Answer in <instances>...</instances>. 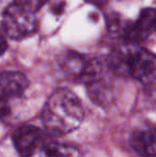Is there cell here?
<instances>
[{
  "instance_id": "6",
  "label": "cell",
  "mask_w": 156,
  "mask_h": 157,
  "mask_svg": "<svg viewBox=\"0 0 156 157\" xmlns=\"http://www.w3.org/2000/svg\"><path fill=\"white\" fill-rule=\"evenodd\" d=\"M154 29L156 30V10L152 8L143 9L137 21L129 24L124 39L128 43H139L146 40Z\"/></svg>"
},
{
  "instance_id": "9",
  "label": "cell",
  "mask_w": 156,
  "mask_h": 157,
  "mask_svg": "<svg viewBox=\"0 0 156 157\" xmlns=\"http://www.w3.org/2000/svg\"><path fill=\"white\" fill-rule=\"evenodd\" d=\"M86 86H87L88 95L94 104L101 107H106L112 103L115 97L113 87L110 81L105 78V76H102L101 78Z\"/></svg>"
},
{
  "instance_id": "14",
  "label": "cell",
  "mask_w": 156,
  "mask_h": 157,
  "mask_svg": "<svg viewBox=\"0 0 156 157\" xmlns=\"http://www.w3.org/2000/svg\"><path fill=\"white\" fill-rule=\"evenodd\" d=\"M6 49V40H4V37H2V40H1V55L4 54Z\"/></svg>"
},
{
  "instance_id": "12",
  "label": "cell",
  "mask_w": 156,
  "mask_h": 157,
  "mask_svg": "<svg viewBox=\"0 0 156 157\" xmlns=\"http://www.w3.org/2000/svg\"><path fill=\"white\" fill-rule=\"evenodd\" d=\"M128 26H129V24H126L125 21H123L122 18H121L120 16H118V15H116V16H110L108 19L109 31L115 35H122V36H124Z\"/></svg>"
},
{
  "instance_id": "2",
  "label": "cell",
  "mask_w": 156,
  "mask_h": 157,
  "mask_svg": "<svg viewBox=\"0 0 156 157\" xmlns=\"http://www.w3.org/2000/svg\"><path fill=\"white\" fill-rule=\"evenodd\" d=\"M2 29L10 39L24 40L38 31V19L34 13L13 2L2 13Z\"/></svg>"
},
{
  "instance_id": "5",
  "label": "cell",
  "mask_w": 156,
  "mask_h": 157,
  "mask_svg": "<svg viewBox=\"0 0 156 157\" xmlns=\"http://www.w3.org/2000/svg\"><path fill=\"white\" fill-rule=\"evenodd\" d=\"M138 46L133 43H127L115 48L106 59V66L111 73L119 76H131L133 59Z\"/></svg>"
},
{
  "instance_id": "4",
  "label": "cell",
  "mask_w": 156,
  "mask_h": 157,
  "mask_svg": "<svg viewBox=\"0 0 156 157\" xmlns=\"http://www.w3.org/2000/svg\"><path fill=\"white\" fill-rule=\"evenodd\" d=\"M131 76L144 85L156 81V55L139 47L133 59Z\"/></svg>"
},
{
  "instance_id": "10",
  "label": "cell",
  "mask_w": 156,
  "mask_h": 157,
  "mask_svg": "<svg viewBox=\"0 0 156 157\" xmlns=\"http://www.w3.org/2000/svg\"><path fill=\"white\" fill-rule=\"evenodd\" d=\"M59 67L67 76L81 78L88 65V62L82 56L77 52H67L59 58Z\"/></svg>"
},
{
  "instance_id": "3",
  "label": "cell",
  "mask_w": 156,
  "mask_h": 157,
  "mask_svg": "<svg viewBox=\"0 0 156 157\" xmlns=\"http://www.w3.org/2000/svg\"><path fill=\"white\" fill-rule=\"evenodd\" d=\"M12 140L21 157H31L43 143L41 129L33 125H24L15 129Z\"/></svg>"
},
{
  "instance_id": "8",
  "label": "cell",
  "mask_w": 156,
  "mask_h": 157,
  "mask_svg": "<svg viewBox=\"0 0 156 157\" xmlns=\"http://www.w3.org/2000/svg\"><path fill=\"white\" fill-rule=\"evenodd\" d=\"M28 86V78L21 73L14 71L2 72L0 76V92L2 101L23 95Z\"/></svg>"
},
{
  "instance_id": "13",
  "label": "cell",
  "mask_w": 156,
  "mask_h": 157,
  "mask_svg": "<svg viewBox=\"0 0 156 157\" xmlns=\"http://www.w3.org/2000/svg\"><path fill=\"white\" fill-rule=\"evenodd\" d=\"M48 0H14V3L31 13L39 11Z\"/></svg>"
},
{
  "instance_id": "11",
  "label": "cell",
  "mask_w": 156,
  "mask_h": 157,
  "mask_svg": "<svg viewBox=\"0 0 156 157\" xmlns=\"http://www.w3.org/2000/svg\"><path fill=\"white\" fill-rule=\"evenodd\" d=\"M46 157H80V151L77 147L67 143L50 141L43 147Z\"/></svg>"
},
{
  "instance_id": "7",
  "label": "cell",
  "mask_w": 156,
  "mask_h": 157,
  "mask_svg": "<svg viewBox=\"0 0 156 157\" xmlns=\"http://www.w3.org/2000/svg\"><path fill=\"white\" fill-rule=\"evenodd\" d=\"M129 143L133 150L142 157H156V128L141 125L131 135Z\"/></svg>"
},
{
  "instance_id": "1",
  "label": "cell",
  "mask_w": 156,
  "mask_h": 157,
  "mask_svg": "<svg viewBox=\"0 0 156 157\" xmlns=\"http://www.w3.org/2000/svg\"><path fill=\"white\" fill-rule=\"evenodd\" d=\"M85 112L80 101L71 90L58 89L44 105L42 120L48 132L65 135L77 129L83 121Z\"/></svg>"
}]
</instances>
